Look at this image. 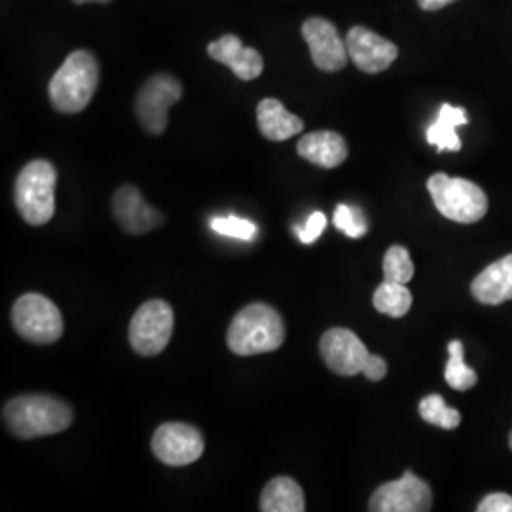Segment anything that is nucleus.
<instances>
[{
    "mask_svg": "<svg viewBox=\"0 0 512 512\" xmlns=\"http://www.w3.org/2000/svg\"><path fill=\"white\" fill-rule=\"evenodd\" d=\"M211 230L220 236L243 239V241H253L256 238L255 222L239 219V217H215L211 220Z\"/></svg>",
    "mask_w": 512,
    "mask_h": 512,
    "instance_id": "obj_26",
    "label": "nucleus"
},
{
    "mask_svg": "<svg viewBox=\"0 0 512 512\" xmlns=\"http://www.w3.org/2000/svg\"><path fill=\"white\" fill-rule=\"evenodd\" d=\"M12 323L33 344H54L63 334V317L54 302L38 293L23 294L12 308Z\"/></svg>",
    "mask_w": 512,
    "mask_h": 512,
    "instance_id": "obj_6",
    "label": "nucleus"
},
{
    "mask_svg": "<svg viewBox=\"0 0 512 512\" xmlns=\"http://www.w3.org/2000/svg\"><path fill=\"white\" fill-rule=\"evenodd\" d=\"M374 308L393 319H401L412 308V293L404 283L384 281L374 293Z\"/></svg>",
    "mask_w": 512,
    "mask_h": 512,
    "instance_id": "obj_21",
    "label": "nucleus"
},
{
    "mask_svg": "<svg viewBox=\"0 0 512 512\" xmlns=\"http://www.w3.org/2000/svg\"><path fill=\"white\" fill-rule=\"evenodd\" d=\"M74 4H78V6H82V4H90V2H95V4H109L112 0H73Z\"/></svg>",
    "mask_w": 512,
    "mask_h": 512,
    "instance_id": "obj_31",
    "label": "nucleus"
},
{
    "mask_svg": "<svg viewBox=\"0 0 512 512\" xmlns=\"http://www.w3.org/2000/svg\"><path fill=\"white\" fill-rule=\"evenodd\" d=\"M256 120H258V129L260 133L270 139V141H287L294 135L302 133L304 122L291 114L289 110L283 107L281 101L277 99H262L256 107Z\"/></svg>",
    "mask_w": 512,
    "mask_h": 512,
    "instance_id": "obj_18",
    "label": "nucleus"
},
{
    "mask_svg": "<svg viewBox=\"0 0 512 512\" xmlns=\"http://www.w3.org/2000/svg\"><path fill=\"white\" fill-rule=\"evenodd\" d=\"M334 226L344 232L348 238H363L368 232V222L359 207L351 205H338L334 211Z\"/></svg>",
    "mask_w": 512,
    "mask_h": 512,
    "instance_id": "obj_25",
    "label": "nucleus"
},
{
    "mask_svg": "<svg viewBox=\"0 0 512 512\" xmlns=\"http://www.w3.org/2000/svg\"><path fill=\"white\" fill-rule=\"evenodd\" d=\"M448 353H450V359H448V365L444 370V378L448 385L456 391H469L475 387L478 382V376H476L475 370L471 366L465 365V349L463 344L459 340H454L448 344Z\"/></svg>",
    "mask_w": 512,
    "mask_h": 512,
    "instance_id": "obj_22",
    "label": "nucleus"
},
{
    "mask_svg": "<svg viewBox=\"0 0 512 512\" xmlns=\"http://www.w3.org/2000/svg\"><path fill=\"white\" fill-rule=\"evenodd\" d=\"M509 446H511V450H512V431H511V435H509Z\"/></svg>",
    "mask_w": 512,
    "mask_h": 512,
    "instance_id": "obj_32",
    "label": "nucleus"
},
{
    "mask_svg": "<svg viewBox=\"0 0 512 512\" xmlns=\"http://www.w3.org/2000/svg\"><path fill=\"white\" fill-rule=\"evenodd\" d=\"M207 54L226 65L243 82H251L264 71V59L255 48L243 46L236 35H224L207 46Z\"/></svg>",
    "mask_w": 512,
    "mask_h": 512,
    "instance_id": "obj_15",
    "label": "nucleus"
},
{
    "mask_svg": "<svg viewBox=\"0 0 512 512\" xmlns=\"http://www.w3.org/2000/svg\"><path fill=\"white\" fill-rule=\"evenodd\" d=\"M112 215L120 228L131 236L147 234L158 228L164 220L162 213L152 209L133 184H126L116 190V194L112 196Z\"/></svg>",
    "mask_w": 512,
    "mask_h": 512,
    "instance_id": "obj_14",
    "label": "nucleus"
},
{
    "mask_svg": "<svg viewBox=\"0 0 512 512\" xmlns=\"http://www.w3.org/2000/svg\"><path fill=\"white\" fill-rule=\"evenodd\" d=\"M2 420L14 437L40 439L69 429L73 408L48 395H23L4 406Z\"/></svg>",
    "mask_w": 512,
    "mask_h": 512,
    "instance_id": "obj_1",
    "label": "nucleus"
},
{
    "mask_svg": "<svg viewBox=\"0 0 512 512\" xmlns=\"http://www.w3.org/2000/svg\"><path fill=\"white\" fill-rule=\"evenodd\" d=\"M302 37L310 48L311 61L317 69L336 73L348 65V46L329 19H306L302 25Z\"/></svg>",
    "mask_w": 512,
    "mask_h": 512,
    "instance_id": "obj_11",
    "label": "nucleus"
},
{
    "mask_svg": "<svg viewBox=\"0 0 512 512\" xmlns=\"http://www.w3.org/2000/svg\"><path fill=\"white\" fill-rule=\"evenodd\" d=\"M467 124V112L452 105H442L437 120L427 129V143L437 147L439 152L452 150L458 152L461 148L458 131L459 126Z\"/></svg>",
    "mask_w": 512,
    "mask_h": 512,
    "instance_id": "obj_20",
    "label": "nucleus"
},
{
    "mask_svg": "<svg viewBox=\"0 0 512 512\" xmlns=\"http://www.w3.org/2000/svg\"><path fill=\"white\" fill-rule=\"evenodd\" d=\"M384 275L385 281L404 285L414 277V262L410 258V253L401 245H395L385 253Z\"/></svg>",
    "mask_w": 512,
    "mask_h": 512,
    "instance_id": "obj_24",
    "label": "nucleus"
},
{
    "mask_svg": "<svg viewBox=\"0 0 512 512\" xmlns=\"http://www.w3.org/2000/svg\"><path fill=\"white\" fill-rule=\"evenodd\" d=\"M346 46L353 65L366 74L384 73L399 55V48L391 40L366 27L349 29Z\"/></svg>",
    "mask_w": 512,
    "mask_h": 512,
    "instance_id": "obj_13",
    "label": "nucleus"
},
{
    "mask_svg": "<svg viewBox=\"0 0 512 512\" xmlns=\"http://www.w3.org/2000/svg\"><path fill=\"white\" fill-rule=\"evenodd\" d=\"M183 97L181 82L171 74H154L137 95L135 112L141 126L152 135H162L167 128V112Z\"/></svg>",
    "mask_w": 512,
    "mask_h": 512,
    "instance_id": "obj_8",
    "label": "nucleus"
},
{
    "mask_svg": "<svg viewBox=\"0 0 512 512\" xmlns=\"http://www.w3.org/2000/svg\"><path fill=\"white\" fill-rule=\"evenodd\" d=\"M306 509V499L302 488L289 476H277L260 495V511L302 512Z\"/></svg>",
    "mask_w": 512,
    "mask_h": 512,
    "instance_id": "obj_19",
    "label": "nucleus"
},
{
    "mask_svg": "<svg viewBox=\"0 0 512 512\" xmlns=\"http://www.w3.org/2000/svg\"><path fill=\"white\" fill-rule=\"evenodd\" d=\"M298 154L317 167L334 169L348 158L346 139L336 131H313L298 141Z\"/></svg>",
    "mask_w": 512,
    "mask_h": 512,
    "instance_id": "obj_16",
    "label": "nucleus"
},
{
    "mask_svg": "<svg viewBox=\"0 0 512 512\" xmlns=\"http://www.w3.org/2000/svg\"><path fill=\"white\" fill-rule=\"evenodd\" d=\"M363 374H365L366 380H370V382H380V380H384L385 374H387V363L378 355H370Z\"/></svg>",
    "mask_w": 512,
    "mask_h": 512,
    "instance_id": "obj_29",
    "label": "nucleus"
},
{
    "mask_svg": "<svg viewBox=\"0 0 512 512\" xmlns=\"http://www.w3.org/2000/svg\"><path fill=\"white\" fill-rule=\"evenodd\" d=\"M205 440L202 433L188 423H164L152 437V452L165 465L184 467L202 458Z\"/></svg>",
    "mask_w": 512,
    "mask_h": 512,
    "instance_id": "obj_9",
    "label": "nucleus"
},
{
    "mask_svg": "<svg viewBox=\"0 0 512 512\" xmlns=\"http://www.w3.org/2000/svg\"><path fill=\"white\" fill-rule=\"evenodd\" d=\"M433 507V492L427 482L412 473L380 486L370 497L372 512H427Z\"/></svg>",
    "mask_w": 512,
    "mask_h": 512,
    "instance_id": "obj_10",
    "label": "nucleus"
},
{
    "mask_svg": "<svg viewBox=\"0 0 512 512\" xmlns=\"http://www.w3.org/2000/svg\"><path fill=\"white\" fill-rule=\"evenodd\" d=\"M452 2H456V0H418L421 10H427V12H437Z\"/></svg>",
    "mask_w": 512,
    "mask_h": 512,
    "instance_id": "obj_30",
    "label": "nucleus"
},
{
    "mask_svg": "<svg viewBox=\"0 0 512 512\" xmlns=\"http://www.w3.org/2000/svg\"><path fill=\"white\" fill-rule=\"evenodd\" d=\"M327 228V217L319 211H315L313 215H310L308 222L304 226H296V236L304 243V245H311L315 243L319 236L323 234V230Z\"/></svg>",
    "mask_w": 512,
    "mask_h": 512,
    "instance_id": "obj_27",
    "label": "nucleus"
},
{
    "mask_svg": "<svg viewBox=\"0 0 512 512\" xmlns=\"http://www.w3.org/2000/svg\"><path fill=\"white\" fill-rule=\"evenodd\" d=\"M99 86V63L88 50H74L52 76L48 93L55 110L63 114L82 112Z\"/></svg>",
    "mask_w": 512,
    "mask_h": 512,
    "instance_id": "obj_2",
    "label": "nucleus"
},
{
    "mask_svg": "<svg viewBox=\"0 0 512 512\" xmlns=\"http://www.w3.org/2000/svg\"><path fill=\"white\" fill-rule=\"evenodd\" d=\"M55 183V167L46 160H35L19 171L14 202L27 224L42 226L54 217Z\"/></svg>",
    "mask_w": 512,
    "mask_h": 512,
    "instance_id": "obj_4",
    "label": "nucleus"
},
{
    "mask_svg": "<svg viewBox=\"0 0 512 512\" xmlns=\"http://www.w3.org/2000/svg\"><path fill=\"white\" fill-rule=\"evenodd\" d=\"M319 351L325 365L340 376L363 374L366 363L372 355L355 332L340 329V327L327 330L323 334Z\"/></svg>",
    "mask_w": 512,
    "mask_h": 512,
    "instance_id": "obj_12",
    "label": "nucleus"
},
{
    "mask_svg": "<svg viewBox=\"0 0 512 512\" xmlns=\"http://www.w3.org/2000/svg\"><path fill=\"white\" fill-rule=\"evenodd\" d=\"M175 317L164 300H150L135 311L129 323V344L139 355L152 357L162 353L173 334Z\"/></svg>",
    "mask_w": 512,
    "mask_h": 512,
    "instance_id": "obj_7",
    "label": "nucleus"
},
{
    "mask_svg": "<svg viewBox=\"0 0 512 512\" xmlns=\"http://www.w3.org/2000/svg\"><path fill=\"white\" fill-rule=\"evenodd\" d=\"M427 190L440 215L446 219L473 224L488 213V198L484 190L467 179L437 173L427 181Z\"/></svg>",
    "mask_w": 512,
    "mask_h": 512,
    "instance_id": "obj_5",
    "label": "nucleus"
},
{
    "mask_svg": "<svg viewBox=\"0 0 512 512\" xmlns=\"http://www.w3.org/2000/svg\"><path fill=\"white\" fill-rule=\"evenodd\" d=\"M471 293L486 306H499L512 300V255L503 256L476 275Z\"/></svg>",
    "mask_w": 512,
    "mask_h": 512,
    "instance_id": "obj_17",
    "label": "nucleus"
},
{
    "mask_svg": "<svg viewBox=\"0 0 512 512\" xmlns=\"http://www.w3.org/2000/svg\"><path fill=\"white\" fill-rule=\"evenodd\" d=\"M478 512H512V497L501 492L486 495L478 505Z\"/></svg>",
    "mask_w": 512,
    "mask_h": 512,
    "instance_id": "obj_28",
    "label": "nucleus"
},
{
    "mask_svg": "<svg viewBox=\"0 0 512 512\" xmlns=\"http://www.w3.org/2000/svg\"><path fill=\"white\" fill-rule=\"evenodd\" d=\"M226 342L241 357L275 351L285 342L283 319L268 304H251L232 319Z\"/></svg>",
    "mask_w": 512,
    "mask_h": 512,
    "instance_id": "obj_3",
    "label": "nucleus"
},
{
    "mask_svg": "<svg viewBox=\"0 0 512 512\" xmlns=\"http://www.w3.org/2000/svg\"><path fill=\"white\" fill-rule=\"evenodd\" d=\"M420 416L423 421L437 425L442 429H456L461 423V414L456 408H450L444 403V399L440 395H429L420 403Z\"/></svg>",
    "mask_w": 512,
    "mask_h": 512,
    "instance_id": "obj_23",
    "label": "nucleus"
}]
</instances>
